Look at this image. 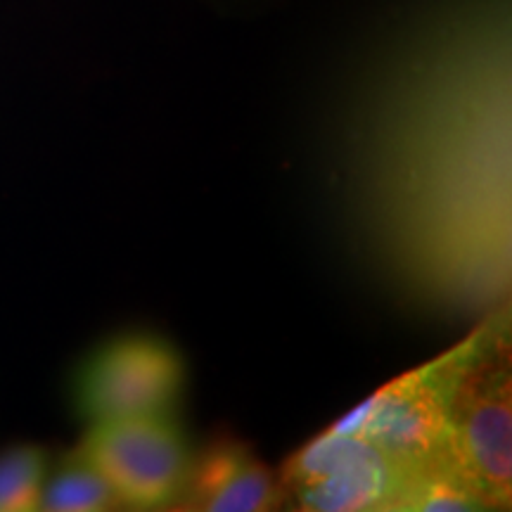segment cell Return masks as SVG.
<instances>
[{
	"label": "cell",
	"instance_id": "obj_1",
	"mask_svg": "<svg viewBox=\"0 0 512 512\" xmlns=\"http://www.w3.org/2000/svg\"><path fill=\"white\" fill-rule=\"evenodd\" d=\"M508 8L441 19L377 76L335 138L339 204L377 273L446 316L510 304Z\"/></svg>",
	"mask_w": 512,
	"mask_h": 512
},
{
	"label": "cell",
	"instance_id": "obj_2",
	"mask_svg": "<svg viewBox=\"0 0 512 512\" xmlns=\"http://www.w3.org/2000/svg\"><path fill=\"white\" fill-rule=\"evenodd\" d=\"M510 304L479 318L448 401L444 475L479 510L512 501Z\"/></svg>",
	"mask_w": 512,
	"mask_h": 512
},
{
	"label": "cell",
	"instance_id": "obj_8",
	"mask_svg": "<svg viewBox=\"0 0 512 512\" xmlns=\"http://www.w3.org/2000/svg\"><path fill=\"white\" fill-rule=\"evenodd\" d=\"M124 508L100 470L76 448L43 482L38 510L100 512Z\"/></svg>",
	"mask_w": 512,
	"mask_h": 512
},
{
	"label": "cell",
	"instance_id": "obj_3",
	"mask_svg": "<svg viewBox=\"0 0 512 512\" xmlns=\"http://www.w3.org/2000/svg\"><path fill=\"white\" fill-rule=\"evenodd\" d=\"M467 351H470V335L434 361L396 377L339 420L380 448L408 479L403 510H408V501L422 479L446 477L448 401Z\"/></svg>",
	"mask_w": 512,
	"mask_h": 512
},
{
	"label": "cell",
	"instance_id": "obj_9",
	"mask_svg": "<svg viewBox=\"0 0 512 512\" xmlns=\"http://www.w3.org/2000/svg\"><path fill=\"white\" fill-rule=\"evenodd\" d=\"M48 456L38 446H15L0 453V512L38 510Z\"/></svg>",
	"mask_w": 512,
	"mask_h": 512
},
{
	"label": "cell",
	"instance_id": "obj_6",
	"mask_svg": "<svg viewBox=\"0 0 512 512\" xmlns=\"http://www.w3.org/2000/svg\"><path fill=\"white\" fill-rule=\"evenodd\" d=\"M79 451L131 510L176 508L195 458L174 413L93 422Z\"/></svg>",
	"mask_w": 512,
	"mask_h": 512
},
{
	"label": "cell",
	"instance_id": "obj_5",
	"mask_svg": "<svg viewBox=\"0 0 512 512\" xmlns=\"http://www.w3.org/2000/svg\"><path fill=\"white\" fill-rule=\"evenodd\" d=\"M183 387L181 351L152 332H128L105 342L83 361L74 380V406L91 425L171 415Z\"/></svg>",
	"mask_w": 512,
	"mask_h": 512
},
{
	"label": "cell",
	"instance_id": "obj_7",
	"mask_svg": "<svg viewBox=\"0 0 512 512\" xmlns=\"http://www.w3.org/2000/svg\"><path fill=\"white\" fill-rule=\"evenodd\" d=\"M283 508L280 479L238 439H219L192 458L176 510L264 512Z\"/></svg>",
	"mask_w": 512,
	"mask_h": 512
},
{
	"label": "cell",
	"instance_id": "obj_4",
	"mask_svg": "<svg viewBox=\"0 0 512 512\" xmlns=\"http://www.w3.org/2000/svg\"><path fill=\"white\" fill-rule=\"evenodd\" d=\"M283 508L403 512L408 479L354 427L335 422L287 460L278 475Z\"/></svg>",
	"mask_w": 512,
	"mask_h": 512
}]
</instances>
